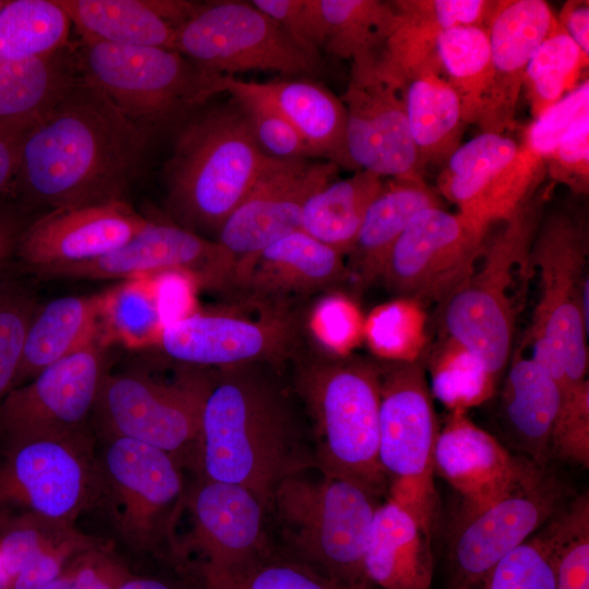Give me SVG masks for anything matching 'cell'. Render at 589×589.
Wrapping results in <instances>:
<instances>
[{"label": "cell", "instance_id": "obj_1", "mask_svg": "<svg viewBox=\"0 0 589 589\" xmlns=\"http://www.w3.org/2000/svg\"><path fill=\"white\" fill-rule=\"evenodd\" d=\"M151 137L77 75L21 136L15 205L26 214L127 201L143 171Z\"/></svg>", "mask_w": 589, "mask_h": 589}, {"label": "cell", "instance_id": "obj_2", "mask_svg": "<svg viewBox=\"0 0 589 589\" xmlns=\"http://www.w3.org/2000/svg\"><path fill=\"white\" fill-rule=\"evenodd\" d=\"M283 369L205 370L194 477L243 486L269 509L287 478L314 468L303 408Z\"/></svg>", "mask_w": 589, "mask_h": 589}, {"label": "cell", "instance_id": "obj_3", "mask_svg": "<svg viewBox=\"0 0 589 589\" xmlns=\"http://www.w3.org/2000/svg\"><path fill=\"white\" fill-rule=\"evenodd\" d=\"M290 365V384L309 420L314 468L377 497L386 494L378 460V363L311 340Z\"/></svg>", "mask_w": 589, "mask_h": 589}, {"label": "cell", "instance_id": "obj_4", "mask_svg": "<svg viewBox=\"0 0 589 589\" xmlns=\"http://www.w3.org/2000/svg\"><path fill=\"white\" fill-rule=\"evenodd\" d=\"M551 187L541 185L512 216L496 223L495 231L490 228L471 274L440 304L443 335L478 354L497 378L513 352L517 316L532 276L531 249Z\"/></svg>", "mask_w": 589, "mask_h": 589}, {"label": "cell", "instance_id": "obj_5", "mask_svg": "<svg viewBox=\"0 0 589 589\" xmlns=\"http://www.w3.org/2000/svg\"><path fill=\"white\" fill-rule=\"evenodd\" d=\"M268 159L231 98L194 113L179 130L164 168L173 224L217 237Z\"/></svg>", "mask_w": 589, "mask_h": 589}, {"label": "cell", "instance_id": "obj_6", "mask_svg": "<svg viewBox=\"0 0 589 589\" xmlns=\"http://www.w3.org/2000/svg\"><path fill=\"white\" fill-rule=\"evenodd\" d=\"M96 498L116 546L173 568L178 526L189 483L164 450L125 437L96 438Z\"/></svg>", "mask_w": 589, "mask_h": 589}, {"label": "cell", "instance_id": "obj_7", "mask_svg": "<svg viewBox=\"0 0 589 589\" xmlns=\"http://www.w3.org/2000/svg\"><path fill=\"white\" fill-rule=\"evenodd\" d=\"M377 496L348 480H284L268 509L276 545L322 575L350 588L374 589L364 570Z\"/></svg>", "mask_w": 589, "mask_h": 589}, {"label": "cell", "instance_id": "obj_8", "mask_svg": "<svg viewBox=\"0 0 589 589\" xmlns=\"http://www.w3.org/2000/svg\"><path fill=\"white\" fill-rule=\"evenodd\" d=\"M79 75L153 135L184 123L227 76L205 71L175 49L83 41L74 45Z\"/></svg>", "mask_w": 589, "mask_h": 589}, {"label": "cell", "instance_id": "obj_9", "mask_svg": "<svg viewBox=\"0 0 589 589\" xmlns=\"http://www.w3.org/2000/svg\"><path fill=\"white\" fill-rule=\"evenodd\" d=\"M92 429L0 437V527L20 518L76 526L96 498Z\"/></svg>", "mask_w": 589, "mask_h": 589}, {"label": "cell", "instance_id": "obj_10", "mask_svg": "<svg viewBox=\"0 0 589 589\" xmlns=\"http://www.w3.org/2000/svg\"><path fill=\"white\" fill-rule=\"evenodd\" d=\"M228 301L168 321L156 346L184 368L260 363L284 369L311 341L305 305Z\"/></svg>", "mask_w": 589, "mask_h": 589}, {"label": "cell", "instance_id": "obj_11", "mask_svg": "<svg viewBox=\"0 0 589 589\" xmlns=\"http://www.w3.org/2000/svg\"><path fill=\"white\" fill-rule=\"evenodd\" d=\"M378 460L387 494L431 537L437 508L434 449L440 431L424 361H381Z\"/></svg>", "mask_w": 589, "mask_h": 589}, {"label": "cell", "instance_id": "obj_12", "mask_svg": "<svg viewBox=\"0 0 589 589\" xmlns=\"http://www.w3.org/2000/svg\"><path fill=\"white\" fill-rule=\"evenodd\" d=\"M181 368L173 382L157 380L145 369L108 372L91 418L96 438L151 445L195 474L205 370Z\"/></svg>", "mask_w": 589, "mask_h": 589}, {"label": "cell", "instance_id": "obj_13", "mask_svg": "<svg viewBox=\"0 0 589 589\" xmlns=\"http://www.w3.org/2000/svg\"><path fill=\"white\" fill-rule=\"evenodd\" d=\"M588 233L566 211L541 220L531 249L538 300L524 340L545 339L561 357L569 387L587 380Z\"/></svg>", "mask_w": 589, "mask_h": 589}, {"label": "cell", "instance_id": "obj_14", "mask_svg": "<svg viewBox=\"0 0 589 589\" xmlns=\"http://www.w3.org/2000/svg\"><path fill=\"white\" fill-rule=\"evenodd\" d=\"M173 49L211 73L247 71L286 76L313 74L320 59L302 50L284 28L251 1L200 3L176 29Z\"/></svg>", "mask_w": 589, "mask_h": 589}, {"label": "cell", "instance_id": "obj_15", "mask_svg": "<svg viewBox=\"0 0 589 589\" xmlns=\"http://www.w3.org/2000/svg\"><path fill=\"white\" fill-rule=\"evenodd\" d=\"M183 514L190 527L178 534L173 568L213 580L269 553L276 543L268 531V512L250 490L194 477Z\"/></svg>", "mask_w": 589, "mask_h": 589}, {"label": "cell", "instance_id": "obj_16", "mask_svg": "<svg viewBox=\"0 0 589 589\" xmlns=\"http://www.w3.org/2000/svg\"><path fill=\"white\" fill-rule=\"evenodd\" d=\"M490 228L443 207L425 208L395 243L380 280L397 297L442 304L471 274Z\"/></svg>", "mask_w": 589, "mask_h": 589}, {"label": "cell", "instance_id": "obj_17", "mask_svg": "<svg viewBox=\"0 0 589 589\" xmlns=\"http://www.w3.org/2000/svg\"><path fill=\"white\" fill-rule=\"evenodd\" d=\"M339 167L308 158H269L215 241L219 247L216 290L232 267L280 238L300 230L303 207L318 189L337 179Z\"/></svg>", "mask_w": 589, "mask_h": 589}, {"label": "cell", "instance_id": "obj_18", "mask_svg": "<svg viewBox=\"0 0 589 589\" xmlns=\"http://www.w3.org/2000/svg\"><path fill=\"white\" fill-rule=\"evenodd\" d=\"M341 100L347 113V149L358 170L390 179L423 178L402 85L382 65L380 52L351 60Z\"/></svg>", "mask_w": 589, "mask_h": 589}, {"label": "cell", "instance_id": "obj_19", "mask_svg": "<svg viewBox=\"0 0 589 589\" xmlns=\"http://www.w3.org/2000/svg\"><path fill=\"white\" fill-rule=\"evenodd\" d=\"M562 489L549 474L471 512H459L447 549V589H476L510 551L560 508Z\"/></svg>", "mask_w": 589, "mask_h": 589}, {"label": "cell", "instance_id": "obj_20", "mask_svg": "<svg viewBox=\"0 0 589 589\" xmlns=\"http://www.w3.org/2000/svg\"><path fill=\"white\" fill-rule=\"evenodd\" d=\"M101 334L47 366L0 402V437L91 428L92 413L109 372Z\"/></svg>", "mask_w": 589, "mask_h": 589}, {"label": "cell", "instance_id": "obj_21", "mask_svg": "<svg viewBox=\"0 0 589 589\" xmlns=\"http://www.w3.org/2000/svg\"><path fill=\"white\" fill-rule=\"evenodd\" d=\"M346 283L345 255L300 229L238 262L219 291L228 300L296 306Z\"/></svg>", "mask_w": 589, "mask_h": 589}, {"label": "cell", "instance_id": "obj_22", "mask_svg": "<svg viewBox=\"0 0 589 589\" xmlns=\"http://www.w3.org/2000/svg\"><path fill=\"white\" fill-rule=\"evenodd\" d=\"M147 223L127 201L51 209L28 221L14 259L26 274L93 261L123 245Z\"/></svg>", "mask_w": 589, "mask_h": 589}, {"label": "cell", "instance_id": "obj_23", "mask_svg": "<svg viewBox=\"0 0 589 589\" xmlns=\"http://www.w3.org/2000/svg\"><path fill=\"white\" fill-rule=\"evenodd\" d=\"M218 262L219 247L215 240L173 223L148 219L131 240L98 259L44 267L29 274L45 280H130L179 273L195 276L209 288Z\"/></svg>", "mask_w": 589, "mask_h": 589}, {"label": "cell", "instance_id": "obj_24", "mask_svg": "<svg viewBox=\"0 0 589 589\" xmlns=\"http://www.w3.org/2000/svg\"><path fill=\"white\" fill-rule=\"evenodd\" d=\"M434 469L462 497L460 512L482 508L544 474V469L508 453L467 411H449L440 428Z\"/></svg>", "mask_w": 589, "mask_h": 589}, {"label": "cell", "instance_id": "obj_25", "mask_svg": "<svg viewBox=\"0 0 589 589\" xmlns=\"http://www.w3.org/2000/svg\"><path fill=\"white\" fill-rule=\"evenodd\" d=\"M557 24L543 0H497L489 19L492 83L481 132L503 134L514 128L529 61Z\"/></svg>", "mask_w": 589, "mask_h": 589}, {"label": "cell", "instance_id": "obj_26", "mask_svg": "<svg viewBox=\"0 0 589 589\" xmlns=\"http://www.w3.org/2000/svg\"><path fill=\"white\" fill-rule=\"evenodd\" d=\"M395 25L380 60L401 85L419 71L441 65L436 45L441 34L457 26L486 28L496 0H397Z\"/></svg>", "mask_w": 589, "mask_h": 589}, {"label": "cell", "instance_id": "obj_27", "mask_svg": "<svg viewBox=\"0 0 589 589\" xmlns=\"http://www.w3.org/2000/svg\"><path fill=\"white\" fill-rule=\"evenodd\" d=\"M83 41L173 49L177 27L196 10L185 0H57Z\"/></svg>", "mask_w": 589, "mask_h": 589}, {"label": "cell", "instance_id": "obj_28", "mask_svg": "<svg viewBox=\"0 0 589 589\" xmlns=\"http://www.w3.org/2000/svg\"><path fill=\"white\" fill-rule=\"evenodd\" d=\"M431 207H443V202L423 178L385 180L346 255L349 283L363 291L380 280L395 243L410 220Z\"/></svg>", "mask_w": 589, "mask_h": 589}, {"label": "cell", "instance_id": "obj_29", "mask_svg": "<svg viewBox=\"0 0 589 589\" xmlns=\"http://www.w3.org/2000/svg\"><path fill=\"white\" fill-rule=\"evenodd\" d=\"M507 368L500 400L503 430L524 458L544 469L562 392L521 347L513 350Z\"/></svg>", "mask_w": 589, "mask_h": 589}, {"label": "cell", "instance_id": "obj_30", "mask_svg": "<svg viewBox=\"0 0 589 589\" xmlns=\"http://www.w3.org/2000/svg\"><path fill=\"white\" fill-rule=\"evenodd\" d=\"M364 570L381 589H431V537L390 498L378 504L364 555Z\"/></svg>", "mask_w": 589, "mask_h": 589}, {"label": "cell", "instance_id": "obj_31", "mask_svg": "<svg viewBox=\"0 0 589 589\" xmlns=\"http://www.w3.org/2000/svg\"><path fill=\"white\" fill-rule=\"evenodd\" d=\"M77 75L70 44L47 55L0 60V134L23 135Z\"/></svg>", "mask_w": 589, "mask_h": 589}, {"label": "cell", "instance_id": "obj_32", "mask_svg": "<svg viewBox=\"0 0 589 589\" xmlns=\"http://www.w3.org/2000/svg\"><path fill=\"white\" fill-rule=\"evenodd\" d=\"M305 142L313 157L357 171L347 149V113L341 98L308 79L255 83Z\"/></svg>", "mask_w": 589, "mask_h": 589}, {"label": "cell", "instance_id": "obj_33", "mask_svg": "<svg viewBox=\"0 0 589 589\" xmlns=\"http://www.w3.org/2000/svg\"><path fill=\"white\" fill-rule=\"evenodd\" d=\"M100 301L101 292L61 297L39 304L27 332L13 389L101 334Z\"/></svg>", "mask_w": 589, "mask_h": 589}, {"label": "cell", "instance_id": "obj_34", "mask_svg": "<svg viewBox=\"0 0 589 589\" xmlns=\"http://www.w3.org/2000/svg\"><path fill=\"white\" fill-rule=\"evenodd\" d=\"M402 95L422 171L428 166H443L461 144L467 124L441 65L425 68L407 79Z\"/></svg>", "mask_w": 589, "mask_h": 589}, {"label": "cell", "instance_id": "obj_35", "mask_svg": "<svg viewBox=\"0 0 589 589\" xmlns=\"http://www.w3.org/2000/svg\"><path fill=\"white\" fill-rule=\"evenodd\" d=\"M384 183V178L362 169L330 181L306 201L300 229L346 257Z\"/></svg>", "mask_w": 589, "mask_h": 589}, {"label": "cell", "instance_id": "obj_36", "mask_svg": "<svg viewBox=\"0 0 589 589\" xmlns=\"http://www.w3.org/2000/svg\"><path fill=\"white\" fill-rule=\"evenodd\" d=\"M318 51L353 60L380 52L395 22L392 2L378 0H314Z\"/></svg>", "mask_w": 589, "mask_h": 589}, {"label": "cell", "instance_id": "obj_37", "mask_svg": "<svg viewBox=\"0 0 589 589\" xmlns=\"http://www.w3.org/2000/svg\"><path fill=\"white\" fill-rule=\"evenodd\" d=\"M436 53L442 73L456 93L465 123L482 119L491 83L489 34L483 26H457L441 34Z\"/></svg>", "mask_w": 589, "mask_h": 589}, {"label": "cell", "instance_id": "obj_38", "mask_svg": "<svg viewBox=\"0 0 589 589\" xmlns=\"http://www.w3.org/2000/svg\"><path fill=\"white\" fill-rule=\"evenodd\" d=\"M518 142L505 133L481 132L460 144L437 176V192L470 218L488 187L517 153Z\"/></svg>", "mask_w": 589, "mask_h": 589}, {"label": "cell", "instance_id": "obj_39", "mask_svg": "<svg viewBox=\"0 0 589 589\" xmlns=\"http://www.w3.org/2000/svg\"><path fill=\"white\" fill-rule=\"evenodd\" d=\"M99 323L105 341L130 348L156 345L167 322L152 277L123 280L101 292Z\"/></svg>", "mask_w": 589, "mask_h": 589}, {"label": "cell", "instance_id": "obj_40", "mask_svg": "<svg viewBox=\"0 0 589 589\" xmlns=\"http://www.w3.org/2000/svg\"><path fill=\"white\" fill-rule=\"evenodd\" d=\"M425 353L431 394L449 411H467L494 395L498 378L462 344L443 335Z\"/></svg>", "mask_w": 589, "mask_h": 589}, {"label": "cell", "instance_id": "obj_41", "mask_svg": "<svg viewBox=\"0 0 589 589\" xmlns=\"http://www.w3.org/2000/svg\"><path fill=\"white\" fill-rule=\"evenodd\" d=\"M71 26L57 0H7L0 10V60L62 49L69 45Z\"/></svg>", "mask_w": 589, "mask_h": 589}, {"label": "cell", "instance_id": "obj_42", "mask_svg": "<svg viewBox=\"0 0 589 589\" xmlns=\"http://www.w3.org/2000/svg\"><path fill=\"white\" fill-rule=\"evenodd\" d=\"M589 56L557 24L533 52L524 86L533 118L540 117L574 89Z\"/></svg>", "mask_w": 589, "mask_h": 589}, {"label": "cell", "instance_id": "obj_43", "mask_svg": "<svg viewBox=\"0 0 589 589\" xmlns=\"http://www.w3.org/2000/svg\"><path fill=\"white\" fill-rule=\"evenodd\" d=\"M426 322L422 303L397 297L372 312L364 333L371 349L382 361L413 362L426 352Z\"/></svg>", "mask_w": 589, "mask_h": 589}, {"label": "cell", "instance_id": "obj_44", "mask_svg": "<svg viewBox=\"0 0 589 589\" xmlns=\"http://www.w3.org/2000/svg\"><path fill=\"white\" fill-rule=\"evenodd\" d=\"M226 92L243 115L261 152L274 159L313 157L303 139L255 82L227 76Z\"/></svg>", "mask_w": 589, "mask_h": 589}, {"label": "cell", "instance_id": "obj_45", "mask_svg": "<svg viewBox=\"0 0 589 589\" xmlns=\"http://www.w3.org/2000/svg\"><path fill=\"white\" fill-rule=\"evenodd\" d=\"M552 545L555 589H589V497L575 498L544 524Z\"/></svg>", "mask_w": 589, "mask_h": 589}, {"label": "cell", "instance_id": "obj_46", "mask_svg": "<svg viewBox=\"0 0 589 589\" xmlns=\"http://www.w3.org/2000/svg\"><path fill=\"white\" fill-rule=\"evenodd\" d=\"M200 589H350L291 557L277 545L269 553L201 584Z\"/></svg>", "mask_w": 589, "mask_h": 589}, {"label": "cell", "instance_id": "obj_47", "mask_svg": "<svg viewBox=\"0 0 589 589\" xmlns=\"http://www.w3.org/2000/svg\"><path fill=\"white\" fill-rule=\"evenodd\" d=\"M0 278V402L13 389L32 320L39 306L23 281Z\"/></svg>", "mask_w": 589, "mask_h": 589}, {"label": "cell", "instance_id": "obj_48", "mask_svg": "<svg viewBox=\"0 0 589 589\" xmlns=\"http://www.w3.org/2000/svg\"><path fill=\"white\" fill-rule=\"evenodd\" d=\"M476 589H555L545 526L503 557Z\"/></svg>", "mask_w": 589, "mask_h": 589}, {"label": "cell", "instance_id": "obj_49", "mask_svg": "<svg viewBox=\"0 0 589 589\" xmlns=\"http://www.w3.org/2000/svg\"><path fill=\"white\" fill-rule=\"evenodd\" d=\"M551 456L589 467V381L562 393L551 437Z\"/></svg>", "mask_w": 589, "mask_h": 589}, {"label": "cell", "instance_id": "obj_50", "mask_svg": "<svg viewBox=\"0 0 589 589\" xmlns=\"http://www.w3.org/2000/svg\"><path fill=\"white\" fill-rule=\"evenodd\" d=\"M545 172L552 183H561L574 194L588 193L589 113L580 117L563 135L546 158Z\"/></svg>", "mask_w": 589, "mask_h": 589}, {"label": "cell", "instance_id": "obj_51", "mask_svg": "<svg viewBox=\"0 0 589 589\" xmlns=\"http://www.w3.org/2000/svg\"><path fill=\"white\" fill-rule=\"evenodd\" d=\"M251 3L275 20L302 50L320 59L313 40L312 0H253Z\"/></svg>", "mask_w": 589, "mask_h": 589}, {"label": "cell", "instance_id": "obj_52", "mask_svg": "<svg viewBox=\"0 0 589 589\" xmlns=\"http://www.w3.org/2000/svg\"><path fill=\"white\" fill-rule=\"evenodd\" d=\"M25 215L15 204L0 207V278L14 260L20 235L28 224Z\"/></svg>", "mask_w": 589, "mask_h": 589}, {"label": "cell", "instance_id": "obj_53", "mask_svg": "<svg viewBox=\"0 0 589 589\" xmlns=\"http://www.w3.org/2000/svg\"><path fill=\"white\" fill-rule=\"evenodd\" d=\"M556 19L582 52L589 56V1H566Z\"/></svg>", "mask_w": 589, "mask_h": 589}, {"label": "cell", "instance_id": "obj_54", "mask_svg": "<svg viewBox=\"0 0 589 589\" xmlns=\"http://www.w3.org/2000/svg\"><path fill=\"white\" fill-rule=\"evenodd\" d=\"M21 136L0 134V207L5 197L12 195Z\"/></svg>", "mask_w": 589, "mask_h": 589}, {"label": "cell", "instance_id": "obj_55", "mask_svg": "<svg viewBox=\"0 0 589 589\" xmlns=\"http://www.w3.org/2000/svg\"><path fill=\"white\" fill-rule=\"evenodd\" d=\"M119 589H183L177 581L158 575L133 574Z\"/></svg>", "mask_w": 589, "mask_h": 589}, {"label": "cell", "instance_id": "obj_56", "mask_svg": "<svg viewBox=\"0 0 589 589\" xmlns=\"http://www.w3.org/2000/svg\"><path fill=\"white\" fill-rule=\"evenodd\" d=\"M68 565V564H67ZM44 589H83L74 575L65 566L62 573Z\"/></svg>", "mask_w": 589, "mask_h": 589}, {"label": "cell", "instance_id": "obj_57", "mask_svg": "<svg viewBox=\"0 0 589 589\" xmlns=\"http://www.w3.org/2000/svg\"><path fill=\"white\" fill-rule=\"evenodd\" d=\"M9 577L4 570V567H3V564H2V561H1V556H0V589H8L9 587Z\"/></svg>", "mask_w": 589, "mask_h": 589}, {"label": "cell", "instance_id": "obj_58", "mask_svg": "<svg viewBox=\"0 0 589 589\" xmlns=\"http://www.w3.org/2000/svg\"><path fill=\"white\" fill-rule=\"evenodd\" d=\"M5 3H7V0H0V10L4 7Z\"/></svg>", "mask_w": 589, "mask_h": 589}]
</instances>
